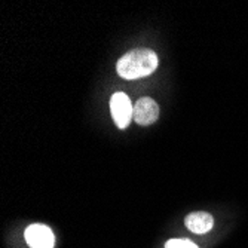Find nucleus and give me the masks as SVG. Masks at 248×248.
Segmentation results:
<instances>
[{
	"instance_id": "obj_1",
	"label": "nucleus",
	"mask_w": 248,
	"mask_h": 248,
	"mask_svg": "<svg viewBox=\"0 0 248 248\" xmlns=\"http://www.w3.org/2000/svg\"><path fill=\"white\" fill-rule=\"evenodd\" d=\"M157 67V55L150 49H134L125 54L116 65V70L124 79H139L152 75Z\"/></svg>"
},
{
	"instance_id": "obj_2",
	"label": "nucleus",
	"mask_w": 248,
	"mask_h": 248,
	"mask_svg": "<svg viewBox=\"0 0 248 248\" xmlns=\"http://www.w3.org/2000/svg\"><path fill=\"white\" fill-rule=\"evenodd\" d=\"M110 110H111V118H113L115 124L121 129H125L134 116V107L131 104V100L124 93H116L111 95Z\"/></svg>"
},
{
	"instance_id": "obj_3",
	"label": "nucleus",
	"mask_w": 248,
	"mask_h": 248,
	"mask_svg": "<svg viewBox=\"0 0 248 248\" xmlns=\"http://www.w3.org/2000/svg\"><path fill=\"white\" fill-rule=\"evenodd\" d=\"M26 241L31 248H54L55 238L45 224H31L26 231Z\"/></svg>"
},
{
	"instance_id": "obj_4",
	"label": "nucleus",
	"mask_w": 248,
	"mask_h": 248,
	"mask_svg": "<svg viewBox=\"0 0 248 248\" xmlns=\"http://www.w3.org/2000/svg\"><path fill=\"white\" fill-rule=\"evenodd\" d=\"M157 116H159V106L155 100L144 97L135 103L132 119L139 125H152L156 122Z\"/></svg>"
},
{
	"instance_id": "obj_5",
	"label": "nucleus",
	"mask_w": 248,
	"mask_h": 248,
	"mask_svg": "<svg viewBox=\"0 0 248 248\" xmlns=\"http://www.w3.org/2000/svg\"><path fill=\"white\" fill-rule=\"evenodd\" d=\"M185 223L187 229L193 233H207L214 226V218L211 214L205 211H196V213H190L186 217Z\"/></svg>"
},
{
	"instance_id": "obj_6",
	"label": "nucleus",
	"mask_w": 248,
	"mask_h": 248,
	"mask_svg": "<svg viewBox=\"0 0 248 248\" xmlns=\"http://www.w3.org/2000/svg\"><path fill=\"white\" fill-rule=\"evenodd\" d=\"M165 248H198V245L189 239H170L165 244Z\"/></svg>"
}]
</instances>
